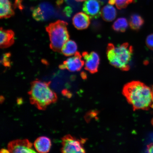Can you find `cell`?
I'll use <instances>...</instances> for the list:
<instances>
[{
	"label": "cell",
	"mask_w": 153,
	"mask_h": 153,
	"mask_svg": "<svg viewBox=\"0 0 153 153\" xmlns=\"http://www.w3.org/2000/svg\"><path fill=\"white\" fill-rule=\"evenodd\" d=\"M133 51L132 47L128 43L117 45L110 43L107 48V57L112 65L127 71L130 68Z\"/></svg>",
	"instance_id": "3"
},
{
	"label": "cell",
	"mask_w": 153,
	"mask_h": 153,
	"mask_svg": "<svg viewBox=\"0 0 153 153\" xmlns=\"http://www.w3.org/2000/svg\"><path fill=\"white\" fill-rule=\"evenodd\" d=\"M14 42V33L12 30H5L2 28L0 30V45L1 48H7L12 45Z\"/></svg>",
	"instance_id": "12"
},
{
	"label": "cell",
	"mask_w": 153,
	"mask_h": 153,
	"mask_svg": "<svg viewBox=\"0 0 153 153\" xmlns=\"http://www.w3.org/2000/svg\"><path fill=\"white\" fill-rule=\"evenodd\" d=\"M62 147L61 151L62 153H85L83 144L85 139L81 140L76 139L70 134L66 135L62 139Z\"/></svg>",
	"instance_id": "5"
},
{
	"label": "cell",
	"mask_w": 153,
	"mask_h": 153,
	"mask_svg": "<svg viewBox=\"0 0 153 153\" xmlns=\"http://www.w3.org/2000/svg\"><path fill=\"white\" fill-rule=\"evenodd\" d=\"M64 11L68 16H70L72 12V10L70 7H67L65 8Z\"/></svg>",
	"instance_id": "22"
},
{
	"label": "cell",
	"mask_w": 153,
	"mask_h": 153,
	"mask_svg": "<svg viewBox=\"0 0 153 153\" xmlns=\"http://www.w3.org/2000/svg\"><path fill=\"white\" fill-rule=\"evenodd\" d=\"M51 82H45L36 80L32 82L28 91L30 104L38 110H45L47 106L56 102V94L50 87Z\"/></svg>",
	"instance_id": "2"
},
{
	"label": "cell",
	"mask_w": 153,
	"mask_h": 153,
	"mask_svg": "<svg viewBox=\"0 0 153 153\" xmlns=\"http://www.w3.org/2000/svg\"><path fill=\"white\" fill-rule=\"evenodd\" d=\"M85 64V62L82 58L80 53H76L72 57L68 58L59 66V68L62 70L67 69L72 72L79 71Z\"/></svg>",
	"instance_id": "8"
},
{
	"label": "cell",
	"mask_w": 153,
	"mask_h": 153,
	"mask_svg": "<svg viewBox=\"0 0 153 153\" xmlns=\"http://www.w3.org/2000/svg\"><path fill=\"white\" fill-rule=\"evenodd\" d=\"M10 53H6L3 54L1 56V63L6 67H9L10 66Z\"/></svg>",
	"instance_id": "20"
},
{
	"label": "cell",
	"mask_w": 153,
	"mask_h": 153,
	"mask_svg": "<svg viewBox=\"0 0 153 153\" xmlns=\"http://www.w3.org/2000/svg\"><path fill=\"white\" fill-rule=\"evenodd\" d=\"M144 23V20L140 15L134 14L130 17L129 25L132 29L138 30L142 27Z\"/></svg>",
	"instance_id": "17"
},
{
	"label": "cell",
	"mask_w": 153,
	"mask_h": 153,
	"mask_svg": "<svg viewBox=\"0 0 153 153\" xmlns=\"http://www.w3.org/2000/svg\"><path fill=\"white\" fill-rule=\"evenodd\" d=\"M50 139L46 137H38L36 140L34 146L38 152L45 153L49 152L51 147Z\"/></svg>",
	"instance_id": "13"
},
{
	"label": "cell",
	"mask_w": 153,
	"mask_h": 153,
	"mask_svg": "<svg viewBox=\"0 0 153 153\" xmlns=\"http://www.w3.org/2000/svg\"><path fill=\"white\" fill-rule=\"evenodd\" d=\"M101 15L105 21L111 22L116 19L117 12L113 5L108 4L105 6L101 9Z\"/></svg>",
	"instance_id": "14"
},
{
	"label": "cell",
	"mask_w": 153,
	"mask_h": 153,
	"mask_svg": "<svg viewBox=\"0 0 153 153\" xmlns=\"http://www.w3.org/2000/svg\"><path fill=\"white\" fill-rule=\"evenodd\" d=\"M68 24L64 21L58 20L50 24L46 27L50 40L51 48L55 51H61L63 45L69 38Z\"/></svg>",
	"instance_id": "4"
},
{
	"label": "cell",
	"mask_w": 153,
	"mask_h": 153,
	"mask_svg": "<svg viewBox=\"0 0 153 153\" xmlns=\"http://www.w3.org/2000/svg\"><path fill=\"white\" fill-rule=\"evenodd\" d=\"M90 18L85 13H78L74 15L73 18V24L78 30L85 29L88 27L90 24Z\"/></svg>",
	"instance_id": "11"
},
{
	"label": "cell",
	"mask_w": 153,
	"mask_h": 153,
	"mask_svg": "<svg viewBox=\"0 0 153 153\" xmlns=\"http://www.w3.org/2000/svg\"><path fill=\"white\" fill-rule=\"evenodd\" d=\"M152 91H153V86H152Z\"/></svg>",
	"instance_id": "28"
},
{
	"label": "cell",
	"mask_w": 153,
	"mask_h": 153,
	"mask_svg": "<svg viewBox=\"0 0 153 153\" xmlns=\"http://www.w3.org/2000/svg\"><path fill=\"white\" fill-rule=\"evenodd\" d=\"M82 56L85 60V68L91 74H94L98 71L100 64V57L97 53L92 51L89 53L84 52Z\"/></svg>",
	"instance_id": "10"
},
{
	"label": "cell",
	"mask_w": 153,
	"mask_h": 153,
	"mask_svg": "<svg viewBox=\"0 0 153 153\" xmlns=\"http://www.w3.org/2000/svg\"><path fill=\"white\" fill-rule=\"evenodd\" d=\"M104 3L101 0H86L83 6V10L91 18L97 19L101 14V7Z\"/></svg>",
	"instance_id": "9"
},
{
	"label": "cell",
	"mask_w": 153,
	"mask_h": 153,
	"mask_svg": "<svg viewBox=\"0 0 153 153\" xmlns=\"http://www.w3.org/2000/svg\"><path fill=\"white\" fill-rule=\"evenodd\" d=\"M146 44L148 48L153 51V33L150 34L147 37Z\"/></svg>",
	"instance_id": "21"
},
{
	"label": "cell",
	"mask_w": 153,
	"mask_h": 153,
	"mask_svg": "<svg viewBox=\"0 0 153 153\" xmlns=\"http://www.w3.org/2000/svg\"><path fill=\"white\" fill-rule=\"evenodd\" d=\"M151 123H152V125L153 126V118L152 120V121H151Z\"/></svg>",
	"instance_id": "27"
},
{
	"label": "cell",
	"mask_w": 153,
	"mask_h": 153,
	"mask_svg": "<svg viewBox=\"0 0 153 153\" xmlns=\"http://www.w3.org/2000/svg\"><path fill=\"white\" fill-rule=\"evenodd\" d=\"M147 150L149 153H153V143H151L148 145Z\"/></svg>",
	"instance_id": "23"
},
{
	"label": "cell",
	"mask_w": 153,
	"mask_h": 153,
	"mask_svg": "<svg viewBox=\"0 0 153 153\" xmlns=\"http://www.w3.org/2000/svg\"><path fill=\"white\" fill-rule=\"evenodd\" d=\"M77 45L75 42L71 40L67 41L61 49V51L65 56H73L77 52Z\"/></svg>",
	"instance_id": "16"
},
{
	"label": "cell",
	"mask_w": 153,
	"mask_h": 153,
	"mask_svg": "<svg viewBox=\"0 0 153 153\" xmlns=\"http://www.w3.org/2000/svg\"><path fill=\"white\" fill-rule=\"evenodd\" d=\"M22 0H16L15 1V4L18 6L19 8H21V7H22L21 2H22Z\"/></svg>",
	"instance_id": "24"
},
{
	"label": "cell",
	"mask_w": 153,
	"mask_h": 153,
	"mask_svg": "<svg viewBox=\"0 0 153 153\" xmlns=\"http://www.w3.org/2000/svg\"><path fill=\"white\" fill-rule=\"evenodd\" d=\"M14 14V11L11 7L9 0H0L1 18H8L13 16Z\"/></svg>",
	"instance_id": "15"
},
{
	"label": "cell",
	"mask_w": 153,
	"mask_h": 153,
	"mask_svg": "<svg viewBox=\"0 0 153 153\" xmlns=\"http://www.w3.org/2000/svg\"><path fill=\"white\" fill-rule=\"evenodd\" d=\"M32 16L37 21L47 20L54 13V9L50 4L43 3L32 9Z\"/></svg>",
	"instance_id": "7"
},
{
	"label": "cell",
	"mask_w": 153,
	"mask_h": 153,
	"mask_svg": "<svg viewBox=\"0 0 153 153\" xmlns=\"http://www.w3.org/2000/svg\"><path fill=\"white\" fill-rule=\"evenodd\" d=\"M129 23L125 18H120L115 21L112 25V28L114 31L118 32H124L128 27Z\"/></svg>",
	"instance_id": "18"
},
{
	"label": "cell",
	"mask_w": 153,
	"mask_h": 153,
	"mask_svg": "<svg viewBox=\"0 0 153 153\" xmlns=\"http://www.w3.org/2000/svg\"><path fill=\"white\" fill-rule=\"evenodd\" d=\"M75 1L77 2H82L84 1H85L86 0H75Z\"/></svg>",
	"instance_id": "26"
},
{
	"label": "cell",
	"mask_w": 153,
	"mask_h": 153,
	"mask_svg": "<svg viewBox=\"0 0 153 153\" xmlns=\"http://www.w3.org/2000/svg\"><path fill=\"white\" fill-rule=\"evenodd\" d=\"M10 153H36L33 144L28 139H17L10 141L7 145Z\"/></svg>",
	"instance_id": "6"
},
{
	"label": "cell",
	"mask_w": 153,
	"mask_h": 153,
	"mask_svg": "<svg viewBox=\"0 0 153 153\" xmlns=\"http://www.w3.org/2000/svg\"><path fill=\"white\" fill-rule=\"evenodd\" d=\"M124 97L134 110H148L153 108L152 89L140 81L128 83L123 90Z\"/></svg>",
	"instance_id": "1"
},
{
	"label": "cell",
	"mask_w": 153,
	"mask_h": 153,
	"mask_svg": "<svg viewBox=\"0 0 153 153\" xmlns=\"http://www.w3.org/2000/svg\"><path fill=\"white\" fill-rule=\"evenodd\" d=\"M1 152L3 153H10L8 149H7V150H6V149H1Z\"/></svg>",
	"instance_id": "25"
},
{
	"label": "cell",
	"mask_w": 153,
	"mask_h": 153,
	"mask_svg": "<svg viewBox=\"0 0 153 153\" xmlns=\"http://www.w3.org/2000/svg\"><path fill=\"white\" fill-rule=\"evenodd\" d=\"M134 0H115V4L118 9L125 8L130 4L133 3Z\"/></svg>",
	"instance_id": "19"
}]
</instances>
